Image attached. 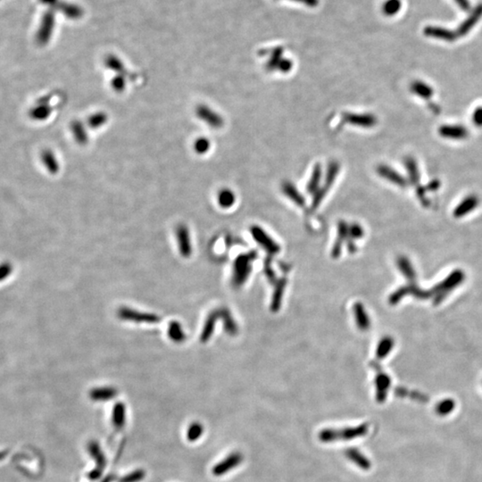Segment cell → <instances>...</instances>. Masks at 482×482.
Instances as JSON below:
<instances>
[{"label":"cell","instance_id":"17","mask_svg":"<svg viewBox=\"0 0 482 482\" xmlns=\"http://www.w3.org/2000/svg\"><path fill=\"white\" fill-rule=\"evenodd\" d=\"M177 237L179 241L180 248L183 254H188L190 253L192 246H190V237L187 227L184 224H180L177 228Z\"/></svg>","mask_w":482,"mask_h":482},{"label":"cell","instance_id":"35","mask_svg":"<svg viewBox=\"0 0 482 482\" xmlns=\"http://www.w3.org/2000/svg\"><path fill=\"white\" fill-rule=\"evenodd\" d=\"M428 108L432 111V112H434V114H440V106L435 104V103H432V104H428Z\"/></svg>","mask_w":482,"mask_h":482},{"label":"cell","instance_id":"10","mask_svg":"<svg viewBox=\"0 0 482 482\" xmlns=\"http://www.w3.org/2000/svg\"><path fill=\"white\" fill-rule=\"evenodd\" d=\"M53 112V108L48 104H42V103H36L35 106L30 108L29 112V116L32 120L36 122H43L50 118V116Z\"/></svg>","mask_w":482,"mask_h":482},{"label":"cell","instance_id":"1","mask_svg":"<svg viewBox=\"0 0 482 482\" xmlns=\"http://www.w3.org/2000/svg\"><path fill=\"white\" fill-rule=\"evenodd\" d=\"M464 277V274L461 270H456L440 284L436 285V287L432 288L430 290H422L416 284H412L410 286L401 288L400 290L396 292L395 295L392 296V300L396 302L404 295L412 294L420 300H428L430 298H434V304H438L441 303V301L445 300L446 296L448 295L454 288L458 287L459 284L462 282Z\"/></svg>","mask_w":482,"mask_h":482},{"label":"cell","instance_id":"25","mask_svg":"<svg viewBox=\"0 0 482 482\" xmlns=\"http://www.w3.org/2000/svg\"><path fill=\"white\" fill-rule=\"evenodd\" d=\"M193 148H194V151L196 154H206L211 148V142L208 140V138H198L194 142Z\"/></svg>","mask_w":482,"mask_h":482},{"label":"cell","instance_id":"21","mask_svg":"<svg viewBox=\"0 0 482 482\" xmlns=\"http://www.w3.org/2000/svg\"><path fill=\"white\" fill-rule=\"evenodd\" d=\"M117 391L112 388H95L90 392V398L95 401H106L116 396Z\"/></svg>","mask_w":482,"mask_h":482},{"label":"cell","instance_id":"23","mask_svg":"<svg viewBox=\"0 0 482 482\" xmlns=\"http://www.w3.org/2000/svg\"><path fill=\"white\" fill-rule=\"evenodd\" d=\"M402 8L401 0H386L382 6V12L386 16H393Z\"/></svg>","mask_w":482,"mask_h":482},{"label":"cell","instance_id":"29","mask_svg":"<svg viewBox=\"0 0 482 482\" xmlns=\"http://www.w3.org/2000/svg\"><path fill=\"white\" fill-rule=\"evenodd\" d=\"M472 124H474V126L478 127V128H482V106H478L477 108L474 110V112H472Z\"/></svg>","mask_w":482,"mask_h":482},{"label":"cell","instance_id":"22","mask_svg":"<svg viewBox=\"0 0 482 482\" xmlns=\"http://www.w3.org/2000/svg\"><path fill=\"white\" fill-rule=\"evenodd\" d=\"M108 114L100 111V112L93 114L88 118L87 124L92 129H100L108 122Z\"/></svg>","mask_w":482,"mask_h":482},{"label":"cell","instance_id":"30","mask_svg":"<svg viewBox=\"0 0 482 482\" xmlns=\"http://www.w3.org/2000/svg\"><path fill=\"white\" fill-rule=\"evenodd\" d=\"M172 325V326L170 327V337L174 338V340H182V338H183L184 334H183V332H182V328H180L179 324H174Z\"/></svg>","mask_w":482,"mask_h":482},{"label":"cell","instance_id":"18","mask_svg":"<svg viewBox=\"0 0 482 482\" xmlns=\"http://www.w3.org/2000/svg\"><path fill=\"white\" fill-rule=\"evenodd\" d=\"M322 179V170L320 164H318L314 168L312 175L308 180V185H306V192L309 194L314 195L317 190L320 188Z\"/></svg>","mask_w":482,"mask_h":482},{"label":"cell","instance_id":"14","mask_svg":"<svg viewBox=\"0 0 482 482\" xmlns=\"http://www.w3.org/2000/svg\"><path fill=\"white\" fill-rule=\"evenodd\" d=\"M282 190L283 194L287 196L288 198L294 202L295 204L298 206H304V198L302 194L300 193L298 188L295 187V185L290 182H284L282 185Z\"/></svg>","mask_w":482,"mask_h":482},{"label":"cell","instance_id":"16","mask_svg":"<svg viewBox=\"0 0 482 482\" xmlns=\"http://www.w3.org/2000/svg\"><path fill=\"white\" fill-rule=\"evenodd\" d=\"M112 422L116 432L124 427L126 422V408L122 403H117L112 410Z\"/></svg>","mask_w":482,"mask_h":482},{"label":"cell","instance_id":"24","mask_svg":"<svg viewBox=\"0 0 482 482\" xmlns=\"http://www.w3.org/2000/svg\"><path fill=\"white\" fill-rule=\"evenodd\" d=\"M204 432V427L200 422H193L190 425L187 430L188 440L190 442L196 441L200 436H202Z\"/></svg>","mask_w":482,"mask_h":482},{"label":"cell","instance_id":"2","mask_svg":"<svg viewBox=\"0 0 482 482\" xmlns=\"http://www.w3.org/2000/svg\"><path fill=\"white\" fill-rule=\"evenodd\" d=\"M340 164L337 162H330L327 172L325 175L324 182L320 186V188L314 194V198L312 200V208L316 209L320 206V202L324 200L325 196L327 195L330 188H332L335 180L337 179L338 172H340Z\"/></svg>","mask_w":482,"mask_h":482},{"label":"cell","instance_id":"28","mask_svg":"<svg viewBox=\"0 0 482 482\" xmlns=\"http://www.w3.org/2000/svg\"><path fill=\"white\" fill-rule=\"evenodd\" d=\"M106 66H108V67L110 70L118 72V74L124 75L125 74L124 66L122 64V62H119V60L109 58L108 60V62H106Z\"/></svg>","mask_w":482,"mask_h":482},{"label":"cell","instance_id":"5","mask_svg":"<svg viewBox=\"0 0 482 482\" xmlns=\"http://www.w3.org/2000/svg\"><path fill=\"white\" fill-rule=\"evenodd\" d=\"M343 119L346 124L361 127V128H372L377 124V117L372 114H353L346 112L343 114Z\"/></svg>","mask_w":482,"mask_h":482},{"label":"cell","instance_id":"7","mask_svg":"<svg viewBox=\"0 0 482 482\" xmlns=\"http://www.w3.org/2000/svg\"><path fill=\"white\" fill-rule=\"evenodd\" d=\"M378 174L388 182L400 188H406L408 185V180L403 175L399 174L398 170H394L392 167L386 164H380L377 167Z\"/></svg>","mask_w":482,"mask_h":482},{"label":"cell","instance_id":"33","mask_svg":"<svg viewBox=\"0 0 482 482\" xmlns=\"http://www.w3.org/2000/svg\"><path fill=\"white\" fill-rule=\"evenodd\" d=\"M440 186L441 182L438 180H433L430 182H428L426 186H424V187H425L426 190L428 192H436V190H438L440 188Z\"/></svg>","mask_w":482,"mask_h":482},{"label":"cell","instance_id":"4","mask_svg":"<svg viewBox=\"0 0 482 482\" xmlns=\"http://www.w3.org/2000/svg\"><path fill=\"white\" fill-rule=\"evenodd\" d=\"M196 116L212 129H220L224 124L222 117L206 104L198 106L196 108Z\"/></svg>","mask_w":482,"mask_h":482},{"label":"cell","instance_id":"32","mask_svg":"<svg viewBox=\"0 0 482 482\" xmlns=\"http://www.w3.org/2000/svg\"><path fill=\"white\" fill-rule=\"evenodd\" d=\"M12 272V266H10L8 262L3 264L0 266V280L6 278L10 272Z\"/></svg>","mask_w":482,"mask_h":482},{"label":"cell","instance_id":"6","mask_svg":"<svg viewBox=\"0 0 482 482\" xmlns=\"http://www.w3.org/2000/svg\"><path fill=\"white\" fill-rule=\"evenodd\" d=\"M441 137L451 140H462L469 136V130L461 124H444L438 128Z\"/></svg>","mask_w":482,"mask_h":482},{"label":"cell","instance_id":"36","mask_svg":"<svg viewBox=\"0 0 482 482\" xmlns=\"http://www.w3.org/2000/svg\"><path fill=\"white\" fill-rule=\"evenodd\" d=\"M116 476L114 474H109L101 482H112L114 480H116Z\"/></svg>","mask_w":482,"mask_h":482},{"label":"cell","instance_id":"31","mask_svg":"<svg viewBox=\"0 0 482 482\" xmlns=\"http://www.w3.org/2000/svg\"><path fill=\"white\" fill-rule=\"evenodd\" d=\"M392 346H393V342L391 340V338H386L385 340L383 341L380 345V348L378 350V354L380 356H385L386 353L388 351H390L391 348H392Z\"/></svg>","mask_w":482,"mask_h":482},{"label":"cell","instance_id":"13","mask_svg":"<svg viewBox=\"0 0 482 482\" xmlns=\"http://www.w3.org/2000/svg\"><path fill=\"white\" fill-rule=\"evenodd\" d=\"M411 90L414 95L424 100H430L434 95L433 88L422 80H414L410 86Z\"/></svg>","mask_w":482,"mask_h":482},{"label":"cell","instance_id":"19","mask_svg":"<svg viewBox=\"0 0 482 482\" xmlns=\"http://www.w3.org/2000/svg\"><path fill=\"white\" fill-rule=\"evenodd\" d=\"M283 52H284V50L280 46L275 48L272 50L270 58L268 59V61L266 62V69L267 70H269V71L277 70L278 71V67H280L283 59H284Z\"/></svg>","mask_w":482,"mask_h":482},{"label":"cell","instance_id":"8","mask_svg":"<svg viewBox=\"0 0 482 482\" xmlns=\"http://www.w3.org/2000/svg\"><path fill=\"white\" fill-rule=\"evenodd\" d=\"M478 204H480V198L478 196H467L456 206V208H454L453 212L454 216L456 218L466 216L468 214L472 212L474 209L478 208Z\"/></svg>","mask_w":482,"mask_h":482},{"label":"cell","instance_id":"11","mask_svg":"<svg viewBox=\"0 0 482 482\" xmlns=\"http://www.w3.org/2000/svg\"><path fill=\"white\" fill-rule=\"evenodd\" d=\"M42 164L51 174H56L60 170L58 159L51 150H45L42 153Z\"/></svg>","mask_w":482,"mask_h":482},{"label":"cell","instance_id":"9","mask_svg":"<svg viewBox=\"0 0 482 482\" xmlns=\"http://www.w3.org/2000/svg\"><path fill=\"white\" fill-rule=\"evenodd\" d=\"M404 164L408 172V183L412 184L416 188L420 187V170L416 159L412 156H406L404 160Z\"/></svg>","mask_w":482,"mask_h":482},{"label":"cell","instance_id":"37","mask_svg":"<svg viewBox=\"0 0 482 482\" xmlns=\"http://www.w3.org/2000/svg\"><path fill=\"white\" fill-rule=\"evenodd\" d=\"M6 456V452H1V453H0V460L3 459Z\"/></svg>","mask_w":482,"mask_h":482},{"label":"cell","instance_id":"27","mask_svg":"<svg viewBox=\"0 0 482 482\" xmlns=\"http://www.w3.org/2000/svg\"><path fill=\"white\" fill-rule=\"evenodd\" d=\"M111 87L114 92L118 93L124 92L126 88V80H125L124 75L117 74L116 77H114L111 82Z\"/></svg>","mask_w":482,"mask_h":482},{"label":"cell","instance_id":"34","mask_svg":"<svg viewBox=\"0 0 482 482\" xmlns=\"http://www.w3.org/2000/svg\"><path fill=\"white\" fill-rule=\"evenodd\" d=\"M292 1L306 4L309 8H316L319 4V0H292Z\"/></svg>","mask_w":482,"mask_h":482},{"label":"cell","instance_id":"20","mask_svg":"<svg viewBox=\"0 0 482 482\" xmlns=\"http://www.w3.org/2000/svg\"><path fill=\"white\" fill-rule=\"evenodd\" d=\"M217 200H218V204L220 208H232L235 203L236 196L234 194V192L230 190V188H222L218 193Z\"/></svg>","mask_w":482,"mask_h":482},{"label":"cell","instance_id":"3","mask_svg":"<svg viewBox=\"0 0 482 482\" xmlns=\"http://www.w3.org/2000/svg\"><path fill=\"white\" fill-rule=\"evenodd\" d=\"M88 450L90 454L96 462V468L94 470H92V472H90V474H88V478H90L92 480H96L102 476V474H103L104 468L106 466V459L104 453L102 452V450L100 448L98 443H96L95 441H92L88 444Z\"/></svg>","mask_w":482,"mask_h":482},{"label":"cell","instance_id":"15","mask_svg":"<svg viewBox=\"0 0 482 482\" xmlns=\"http://www.w3.org/2000/svg\"><path fill=\"white\" fill-rule=\"evenodd\" d=\"M71 132L75 142L79 145H86L88 142L87 130L80 120H75L72 122Z\"/></svg>","mask_w":482,"mask_h":482},{"label":"cell","instance_id":"26","mask_svg":"<svg viewBox=\"0 0 482 482\" xmlns=\"http://www.w3.org/2000/svg\"><path fill=\"white\" fill-rule=\"evenodd\" d=\"M145 472L140 469V470H133L132 472L125 475L119 480V482H140L145 478Z\"/></svg>","mask_w":482,"mask_h":482},{"label":"cell","instance_id":"12","mask_svg":"<svg viewBox=\"0 0 482 482\" xmlns=\"http://www.w3.org/2000/svg\"><path fill=\"white\" fill-rule=\"evenodd\" d=\"M241 458L238 454H233L230 456L229 458H226L225 460L220 462L219 464L214 466L212 474L216 476H220L222 474L228 472L230 470L233 469L235 466H237L240 462Z\"/></svg>","mask_w":482,"mask_h":482}]
</instances>
